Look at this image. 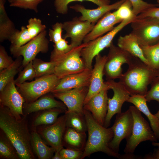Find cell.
Masks as SVG:
<instances>
[{
  "instance_id": "ba28073f",
  "label": "cell",
  "mask_w": 159,
  "mask_h": 159,
  "mask_svg": "<svg viewBox=\"0 0 159 159\" xmlns=\"http://www.w3.org/2000/svg\"><path fill=\"white\" fill-rule=\"evenodd\" d=\"M130 23L131 32L140 45H152L159 42V19L135 17Z\"/></svg>"
},
{
  "instance_id": "e575fe53",
  "label": "cell",
  "mask_w": 159,
  "mask_h": 159,
  "mask_svg": "<svg viewBox=\"0 0 159 159\" xmlns=\"http://www.w3.org/2000/svg\"><path fill=\"white\" fill-rule=\"evenodd\" d=\"M32 39L26 27L22 26L21 30L18 29L12 35L9 41L11 46L19 47L26 44Z\"/></svg>"
},
{
  "instance_id": "9a60e30c",
  "label": "cell",
  "mask_w": 159,
  "mask_h": 159,
  "mask_svg": "<svg viewBox=\"0 0 159 159\" xmlns=\"http://www.w3.org/2000/svg\"><path fill=\"white\" fill-rule=\"evenodd\" d=\"M88 87H83L52 92L54 97L60 100L68 111H73L84 115V102Z\"/></svg>"
},
{
  "instance_id": "7a4b0ae2",
  "label": "cell",
  "mask_w": 159,
  "mask_h": 159,
  "mask_svg": "<svg viewBox=\"0 0 159 159\" xmlns=\"http://www.w3.org/2000/svg\"><path fill=\"white\" fill-rule=\"evenodd\" d=\"M84 114L87 125L88 137L81 159L98 152H103L116 158L120 155L113 151L109 144L114 136L111 127H106L100 125L89 111L84 108Z\"/></svg>"
},
{
  "instance_id": "d6a6232c",
  "label": "cell",
  "mask_w": 159,
  "mask_h": 159,
  "mask_svg": "<svg viewBox=\"0 0 159 159\" xmlns=\"http://www.w3.org/2000/svg\"><path fill=\"white\" fill-rule=\"evenodd\" d=\"M0 155L1 158L7 159L20 158L16 150L5 134L0 136Z\"/></svg>"
},
{
  "instance_id": "f6af8a7d",
  "label": "cell",
  "mask_w": 159,
  "mask_h": 159,
  "mask_svg": "<svg viewBox=\"0 0 159 159\" xmlns=\"http://www.w3.org/2000/svg\"><path fill=\"white\" fill-rule=\"evenodd\" d=\"M14 61L9 56L4 47L0 46V71L11 65Z\"/></svg>"
},
{
  "instance_id": "f1b7e54d",
  "label": "cell",
  "mask_w": 159,
  "mask_h": 159,
  "mask_svg": "<svg viewBox=\"0 0 159 159\" xmlns=\"http://www.w3.org/2000/svg\"><path fill=\"white\" fill-rule=\"evenodd\" d=\"M67 127L72 128L81 132L87 131V125L84 115L73 111L65 112Z\"/></svg>"
},
{
  "instance_id": "1f68e13d",
  "label": "cell",
  "mask_w": 159,
  "mask_h": 159,
  "mask_svg": "<svg viewBox=\"0 0 159 159\" xmlns=\"http://www.w3.org/2000/svg\"><path fill=\"white\" fill-rule=\"evenodd\" d=\"M33 66L37 78L54 74L55 64L53 61L46 62L36 58L33 60Z\"/></svg>"
},
{
  "instance_id": "44dd1931",
  "label": "cell",
  "mask_w": 159,
  "mask_h": 159,
  "mask_svg": "<svg viewBox=\"0 0 159 159\" xmlns=\"http://www.w3.org/2000/svg\"><path fill=\"white\" fill-rule=\"evenodd\" d=\"M121 21L116 17L114 12L107 13L95 24L92 31L84 38L83 43H87L110 31L115 24Z\"/></svg>"
},
{
  "instance_id": "7402d4cb",
  "label": "cell",
  "mask_w": 159,
  "mask_h": 159,
  "mask_svg": "<svg viewBox=\"0 0 159 159\" xmlns=\"http://www.w3.org/2000/svg\"><path fill=\"white\" fill-rule=\"evenodd\" d=\"M134 105L141 112L144 114L149 120L151 128L158 140H159V120L150 111L145 96L134 95L130 96L127 101Z\"/></svg>"
},
{
  "instance_id": "f5cc1de1",
  "label": "cell",
  "mask_w": 159,
  "mask_h": 159,
  "mask_svg": "<svg viewBox=\"0 0 159 159\" xmlns=\"http://www.w3.org/2000/svg\"><path fill=\"white\" fill-rule=\"evenodd\" d=\"M9 2L10 3L14 2L17 0H8Z\"/></svg>"
},
{
  "instance_id": "603a6c76",
  "label": "cell",
  "mask_w": 159,
  "mask_h": 159,
  "mask_svg": "<svg viewBox=\"0 0 159 159\" xmlns=\"http://www.w3.org/2000/svg\"><path fill=\"white\" fill-rule=\"evenodd\" d=\"M67 107L62 102L58 101L51 95L43 96L26 105L25 112L29 114L38 111L59 108L67 110Z\"/></svg>"
},
{
  "instance_id": "83f0119b",
  "label": "cell",
  "mask_w": 159,
  "mask_h": 159,
  "mask_svg": "<svg viewBox=\"0 0 159 159\" xmlns=\"http://www.w3.org/2000/svg\"><path fill=\"white\" fill-rule=\"evenodd\" d=\"M22 61L21 56L17 57L11 65L0 71V92L14 79V77L21 67Z\"/></svg>"
},
{
  "instance_id": "836d02e7",
  "label": "cell",
  "mask_w": 159,
  "mask_h": 159,
  "mask_svg": "<svg viewBox=\"0 0 159 159\" xmlns=\"http://www.w3.org/2000/svg\"><path fill=\"white\" fill-rule=\"evenodd\" d=\"M89 1L96 4L98 6L110 4V0H55L54 6L58 13L65 14L68 13V6L70 3L75 1Z\"/></svg>"
},
{
  "instance_id": "11a10c76",
  "label": "cell",
  "mask_w": 159,
  "mask_h": 159,
  "mask_svg": "<svg viewBox=\"0 0 159 159\" xmlns=\"http://www.w3.org/2000/svg\"><path fill=\"white\" fill-rule=\"evenodd\" d=\"M157 2L158 3L159 5V0H157Z\"/></svg>"
},
{
  "instance_id": "ab89813d",
  "label": "cell",
  "mask_w": 159,
  "mask_h": 159,
  "mask_svg": "<svg viewBox=\"0 0 159 159\" xmlns=\"http://www.w3.org/2000/svg\"><path fill=\"white\" fill-rule=\"evenodd\" d=\"M44 0H17L10 3V6L24 9L33 10L36 13L38 11V5Z\"/></svg>"
},
{
  "instance_id": "2e32d148",
  "label": "cell",
  "mask_w": 159,
  "mask_h": 159,
  "mask_svg": "<svg viewBox=\"0 0 159 159\" xmlns=\"http://www.w3.org/2000/svg\"><path fill=\"white\" fill-rule=\"evenodd\" d=\"M95 57V63L92 70L90 84L84 101V105L91 97L101 91L110 89L106 81L104 82L103 79V70L107 56H102L99 54Z\"/></svg>"
},
{
  "instance_id": "b9f144b4",
  "label": "cell",
  "mask_w": 159,
  "mask_h": 159,
  "mask_svg": "<svg viewBox=\"0 0 159 159\" xmlns=\"http://www.w3.org/2000/svg\"><path fill=\"white\" fill-rule=\"evenodd\" d=\"M54 49L50 55H57L63 54L70 51L73 48L71 44H69L66 39L62 38L57 42L54 43Z\"/></svg>"
},
{
  "instance_id": "60d3db41",
  "label": "cell",
  "mask_w": 159,
  "mask_h": 159,
  "mask_svg": "<svg viewBox=\"0 0 159 159\" xmlns=\"http://www.w3.org/2000/svg\"><path fill=\"white\" fill-rule=\"evenodd\" d=\"M150 90L145 95L147 102L155 100L159 102V77H156L152 81Z\"/></svg>"
},
{
  "instance_id": "7dc6e473",
  "label": "cell",
  "mask_w": 159,
  "mask_h": 159,
  "mask_svg": "<svg viewBox=\"0 0 159 159\" xmlns=\"http://www.w3.org/2000/svg\"><path fill=\"white\" fill-rule=\"evenodd\" d=\"M157 148L154 150L153 153H150L146 155L143 157L145 159H159V145Z\"/></svg>"
},
{
  "instance_id": "74e56055",
  "label": "cell",
  "mask_w": 159,
  "mask_h": 159,
  "mask_svg": "<svg viewBox=\"0 0 159 159\" xmlns=\"http://www.w3.org/2000/svg\"><path fill=\"white\" fill-rule=\"evenodd\" d=\"M36 77L32 61L24 67L23 70L20 73L18 77L15 80V85L21 84L27 80H32Z\"/></svg>"
},
{
  "instance_id": "30bf717a",
  "label": "cell",
  "mask_w": 159,
  "mask_h": 159,
  "mask_svg": "<svg viewBox=\"0 0 159 159\" xmlns=\"http://www.w3.org/2000/svg\"><path fill=\"white\" fill-rule=\"evenodd\" d=\"M47 34L45 30L23 46L17 47L10 46V51L14 57L16 58L23 57L21 67H24L33 61L39 53H46L47 52L49 41L46 37Z\"/></svg>"
},
{
  "instance_id": "9f6ffc18",
  "label": "cell",
  "mask_w": 159,
  "mask_h": 159,
  "mask_svg": "<svg viewBox=\"0 0 159 159\" xmlns=\"http://www.w3.org/2000/svg\"></svg>"
},
{
  "instance_id": "bcb514c9",
  "label": "cell",
  "mask_w": 159,
  "mask_h": 159,
  "mask_svg": "<svg viewBox=\"0 0 159 159\" xmlns=\"http://www.w3.org/2000/svg\"><path fill=\"white\" fill-rule=\"evenodd\" d=\"M135 18H152L159 19V7H155L138 15Z\"/></svg>"
},
{
  "instance_id": "4316f807",
  "label": "cell",
  "mask_w": 159,
  "mask_h": 159,
  "mask_svg": "<svg viewBox=\"0 0 159 159\" xmlns=\"http://www.w3.org/2000/svg\"><path fill=\"white\" fill-rule=\"evenodd\" d=\"M31 144L33 150L40 159L52 158L55 150L48 146L36 132H32L31 134Z\"/></svg>"
},
{
  "instance_id": "5bb4252c",
  "label": "cell",
  "mask_w": 159,
  "mask_h": 159,
  "mask_svg": "<svg viewBox=\"0 0 159 159\" xmlns=\"http://www.w3.org/2000/svg\"><path fill=\"white\" fill-rule=\"evenodd\" d=\"M15 80L11 81L0 92L1 105L7 108L17 118L24 115L23 105L25 100L15 87Z\"/></svg>"
},
{
  "instance_id": "7c38bea8",
  "label": "cell",
  "mask_w": 159,
  "mask_h": 159,
  "mask_svg": "<svg viewBox=\"0 0 159 159\" xmlns=\"http://www.w3.org/2000/svg\"><path fill=\"white\" fill-rule=\"evenodd\" d=\"M106 82L114 92L112 98H108V100L107 111L104 126L108 127L111 124L113 116L122 112V105L125 102L127 101L130 95L120 81L116 82L114 80H107Z\"/></svg>"
},
{
  "instance_id": "52a82bcc",
  "label": "cell",
  "mask_w": 159,
  "mask_h": 159,
  "mask_svg": "<svg viewBox=\"0 0 159 159\" xmlns=\"http://www.w3.org/2000/svg\"><path fill=\"white\" fill-rule=\"evenodd\" d=\"M133 20L122 21L106 34L87 43L81 51V56L86 68L92 69V63L93 58L104 49L109 47L117 34Z\"/></svg>"
},
{
  "instance_id": "5b68a950",
  "label": "cell",
  "mask_w": 159,
  "mask_h": 159,
  "mask_svg": "<svg viewBox=\"0 0 159 159\" xmlns=\"http://www.w3.org/2000/svg\"><path fill=\"white\" fill-rule=\"evenodd\" d=\"M133 118L131 134L126 140L123 150L125 153H133L138 145L146 141L157 142L158 140L149 123L142 116L141 112L135 106L129 107Z\"/></svg>"
},
{
  "instance_id": "cb8c5ba5",
  "label": "cell",
  "mask_w": 159,
  "mask_h": 159,
  "mask_svg": "<svg viewBox=\"0 0 159 159\" xmlns=\"http://www.w3.org/2000/svg\"><path fill=\"white\" fill-rule=\"evenodd\" d=\"M117 46L121 48L139 58L148 65L143 55L137 38L132 33L124 36H120L117 40Z\"/></svg>"
},
{
  "instance_id": "ac0fdd59",
  "label": "cell",
  "mask_w": 159,
  "mask_h": 159,
  "mask_svg": "<svg viewBox=\"0 0 159 159\" xmlns=\"http://www.w3.org/2000/svg\"><path fill=\"white\" fill-rule=\"evenodd\" d=\"M107 91L106 90L101 91L84 105V108L90 112L97 122L103 126L107 111Z\"/></svg>"
},
{
  "instance_id": "c3c4849f",
  "label": "cell",
  "mask_w": 159,
  "mask_h": 159,
  "mask_svg": "<svg viewBox=\"0 0 159 159\" xmlns=\"http://www.w3.org/2000/svg\"><path fill=\"white\" fill-rule=\"evenodd\" d=\"M135 158H138L134 155L133 153H125L123 155H120V158L122 159H135Z\"/></svg>"
},
{
  "instance_id": "f907efd6",
  "label": "cell",
  "mask_w": 159,
  "mask_h": 159,
  "mask_svg": "<svg viewBox=\"0 0 159 159\" xmlns=\"http://www.w3.org/2000/svg\"><path fill=\"white\" fill-rule=\"evenodd\" d=\"M152 145L154 146H157L158 145H159V142H153Z\"/></svg>"
},
{
  "instance_id": "4fadbf2b",
  "label": "cell",
  "mask_w": 159,
  "mask_h": 159,
  "mask_svg": "<svg viewBox=\"0 0 159 159\" xmlns=\"http://www.w3.org/2000/svg\"><path fill=\"white\" fill-rule=\"evenodd\" d=\"M63 23V29L66 32L63 38L71 39L70 44L74 48L81 44L85 37L92 31L95 24L80 20L79 17Z\"/></svg>"
},
{
  "instance_id": "d4e9b609",
  "label": "cell",
  "mask_w": 159,
  "mask_h": 159,
  "mask_svg": "<svg viewBox=\"0 0 159 159\" xmlns=\"http://www.w3.org/2000/svg\"><path fill=\"white\" fill-rule=\"evenodd\" d=\"M86 132H81L67 127L64 140L67 148L83 151L86 143Z\"/></svg>"
},
{
  "instance_id": "484cf974",
  "label": "cell",
  "mask_w": 159,
  "mask_h": 159,
  "mask_svg": "<svg viewBox=\"0 0 159 159\" xmlns=\"http://www.w3.org/2000/svg\"><path fill=\"white\" fill-rule=\"evenodd\" d=\"M5 0H0V42L9 40L17 30L14 23L8 17L5 9Z\"/></svg>"
},
{
  "instance_id": "ffe728a7",
  "label": "cell",
  "mask_w": 159,
  "mask_h": 159,
  "mask_svg": "<svg viewBox=\"0 0 159 159\" xmlns=\"http://www.w3.org/2000/svg\"><path fill=\"white\" fill-rule=\"evenodd\" d=\"M125 0H120L112 4L98 6L93 9H87L83 6L79 4L71 6L69 7L81 14V16L79 17L80 20L95 24L107 13L117 9Z\"/></svg>"
},
{
  "instance_id": "6da1fadb",
  "label": "cell",
  "mask_w": 159,
  "mask_h": 159,
  "mask_svg": "<svg viewBox=\"0 0 159 159\" xmlns=\"http://www.w3.org/2000/svg\"><path fill=\"white\" fill-rule=\"evenodd\" d=\"M0 128L11 141L21 159L34 158L31 135L24 121L16 117L6 107L1 105Z\"/></svg>"
},
{
  "instance_id": "816d5d0a",
  "label": "cell",
  "mask_w": 159,
  "mask_h": 159,
  "mask_svg": "<svg viewBox=\"0 0 159 159\" xmlns=\"http://www.w3.org/2000/svg\"><path fill=\"white\" fill-rule=\"evenodd\" d=\"M158 103L159 104V102H158ZM154 115L159 120V109L157 112Z\"/></svg>"
},
{
  "instance_id": "d590c367",
  "label": "cell",
  "mask_w": 159,
  "mask_h": 159,
  "mask_svg": "<svg viewBox=\"0 0 159 159\" xmlns=\"http://www.w3.org/2000/svg\"><path fill=\"white\" fill-rule=\"evenodd\" d=\"M114 12L116 17L121 21L134 19L135 17L133 12L132 4L129 0H126Z\"/></svg>"
},
{
  "instance_id": "d6986e66",
  "label": "cell",
  "mask_w": 159,
  "mask_h": 159,
  "mask_svg": "<svg viewBox=\"0 0 159 159\" xmlns=\"http://www.w3.org/2000/svg\"><path fill=\"white\" fill-rule=\"evenodd\" d=\"M92 69L86 68L82 72L69 75L60 79L52 92L83 87H89Z\"/></svg>"
},
{
  "instance_id": "681fc988",
  "label": "cell",
  "mask_w": 159,
  "mask_h": 159,
  "mask_svg": "<svg viewBox=\"0 0 159 159\" xmlns=\"http://www.w3.org/2000/svg\"><path fill=\"white\" fill-rule=\"evenodd\" d=\"M59 151H55L54 153V154L53 155L52 159H62V158L59 153Z\"/></svg>"
},
{
  "instance_id": "8fae6325",
  "label": "cell",
  "mask_w": 159,
  "mask_h": 159,
  "mask_svg": "<svg viewBox=\"0 0 159 159\" xmlns=\"http://www.w3.org/2000/svg\"><path fill=\"white\" fill-rule=\"evenodd\" d=\"M133 118L129 108L124 112L117 114L114 123L111 127L114 136L109 144V147L113 151L118 153L120 145L124 139H127L132 131Z\"/></svg>"
},
{
  "instance_id": "8d00e7d4",
  "label": "cell",
  "mask_w": 159,
  "mask_h": 159,
  "mask_svg": "<svg viewBox=\"0 0 159 159\" xmlns=\"http://www.w3.org/2000/svg\"><path fill=\"white\" fill-rule=\"evenodd\" d=\"M26 27L32 39L45 30L46 28V25L42 24L41 20L35 17L31 18L29 20Z\"/></svg>"
},
{
  "instance_id": "3957f363",
  "label": "cell",
  "mask_w": 159,
  "mask_h": 159,
  "mask_svg": "<svg viewBox=\"0 0 159 159\" xmlns=\"http://www.w3.org/2000/svg\"><path fill=\"white\" fill-rule=\"evenodd\" d=\"M128 65L127 70L123 74L119 79V81L128 91L130 96H145L148 85L158 76V70L135 57Z\"/></svg>"
},
{
  "instance_id": "277c9868",
  "label": "cell",
  "mask_w": 159,
  "mask_h": 159,
  "mask_svg": "<svg viewBox=\"0 0 159 159\" xmlns=\"http://www.w3.org/2000/svg\"><path fill=\"white\" fill-rule=\"evenodd\" d=\"M87 44L83 43L63 54L50 55V61L55 64L54 74L58 78L81 72L87 68L81 56V51Z\"/></svg>"
},
{
  "instance_id": "7bdbcfd3",
  "label": "cell",
  "mask_w": 159,
  "mask_h": 159,
  "mask_svg": "<svg viewBox=\"0 0 159 159\" xmlns=\"http://www.w3.org/2000/svg\"><path fill=\"white\" fill-rule=\"evenodd\" d=\"M52 29H49V40L55 43L62 39V34L63 29V23L57 22L52 26Z\"/></svg>"
},
{
  "instance_id": "e0dca14e",
  "label": "cell",
  "mask_w": 159,
  "mask_h": 159,
  "mask_svg": "<svg viewBox=\"0 0 159 159\" xmlns=\"http://www.w3.org/2000/svg\"><path fill=\"white\" fill-rule=\"evenodd\" d=\"M66 127L64 115L42 131L43 137L55 151H59L63 148V138Z\"/></svg>"
},
{
  "instance_id": "9c48e42d",
  "label": "cell",
  "mask_w": 159,
  "mask_h": 159,
  "mask_svg": "<svg viewBox=\"0 0 159 159\" xmlns=\"http://www.w3.org/2000/svg\"><path fill=\"white\" fill-rule=\"evenodd\" d=\"M105 64L103 72L107 80L120 78L123 73L122 66L127 64L135 56L111 43Z\"/></svg>"
},
{
  "instance_id": "db71d44e",
  "label": "cell",
  "mask_w": 159,
  "mask_h": 159,
  "mask_svg": "<svg viewBox=\"0 0 159 159\" xmlns=\"http://www.w3.org/2000/svg\"><path fill=\"white\" fill-rule=\"evenodd\" d=\"M158 74L157 77H159V69L158 70Z\"/></svg>"
},
{
  "instance_id": "ee69618b",
  "label": "cell",
  "mask_w": 159,
  "mask_h": 159,
  "mask_svg": "<svg viewBox=\"0 0 159 159\" xmlns=\"http://www.w3.org/2000/svg\"><path fill=\"white\" fill-rule=\"evenodd\" d=\"M83 151L62 148L59 151L62 159H81Z\"/></svg>"
},
{
  "instance_id": "f546056e",
  "label": "cell",
  "mask_w": 159,
  "mask_h": 159,
  "mask_svg": "<svg viewBox=\"0 0 159 159\" xmlns=\"http://www.w3.org/2000/svg\"><path fill=\"white\" fill-rule=\"evenodd\" d=\"M149 65L155 69H159V42L152 45H140Z\"/></svg>"
},
{
  "instance_id": "8992f818",
  "label": "cell",
  "mask_w": 159,
  "mask_h": 159,
  "mask_svg": "<svg viewBox=\"0 0 159 159\" xmlns=\"http://www.w3.org/2000/svg\"><path fill=\"white\" fill-rule=\"evenodd\" d=\"M60 79L54 74L37 78L30 82L16 85L18 91L27 103L35 101L43 95L52 92Z\"/></svg>"
},
{
  "instance_id": "f35d334b",
  "label": "cell",
  "mask_w": 159,
  "mask_h": 159,
  "mask_svg": "<svg viewBox=\"0 0 159 159\" xmlns=\"http://www.w3.org/2000/svg\"><path fill=\"white\" fill-rule=\"evenodd\" d=\"M129 0L132 4L133 12L135 17L138 14L157 6L156 4L148 3L143 0Z\"/></svg>"
},
{
  "instance_id": "4dcf8cb0",
  "label": "cell",
  "mask_w": 159,
  "mask_h": 159,
  "mask_svg": "<svg viewBox=\"0 0 159 159\" xmlns=\"http://www.w3.org/2000/svg\"><path fill=\"white\" fill-rule=\"evenodd\" d=\"M66 111L59 108L48 110L36 118L34 122L33 125L37 126L42 125L52 124L56 121L58 116L61 113Z\"/></svg>"
}]
</instances>
